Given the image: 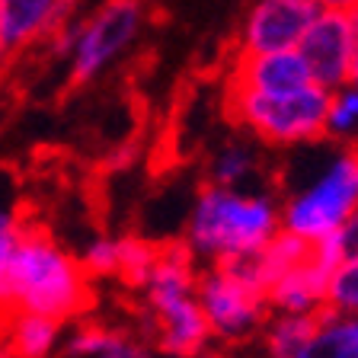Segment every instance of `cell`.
I'll list each match as a JSON object with an SVG mask.
<instances>
[{
  "label": "cell",
  "mask_w": 358,
  "mask_h": 358,
  "mask_svg": "<svg viewBox=\"0 0 358 358\" xmlns=\"http://www.w3.org/2000/svg\"><path fill=\"white\" fill-rule=\"evenodd\" d=\"M282 231V201L268 192L237 186H208L186 217L182 243L199 262H227L259 253Z\"/></svg>",
  "instance_id": "cell-1"
},
{
  "label": "cell",
  "mask_w": 358,
  "mask_h": 358,
  "mask_svg": "<svg viewBox=\"0 0 358 358\" xmlns=\"http://www.w3.org/2000/svg\"><path fill=\"white\" fill-rule=\"evenodd\" d=\"M90 282L80 259L48 231L22 224L7 268V307L74 320L90 304Z\"/></svg>",
  "instance_id": "cell-2"
},
{
  "label": "cell",
  "mask_w": 358,
  "mask_h": 358,
  "mask_svg": "<svg viewBox=\"0 0 358 358\" xmlns=\"http://www.w3.org/2000/svg\"><path fill=\"white\" fill-rule=\"evenodd\" d=\"M327 103L329 90L320 83L285 93H259L237 83L227 90V109L234 122L268 148H301L320 141L327 125Z\"/></svg>",
  "instance_id": "cell-3"
},
{
  "label": "cell",
  "mask_w": 358,
  "mask_h": 358,
  "mask_svg": "<svg viewBox=\"0 0 358 358\" xmlns=\"http://www.w3.org/2000/svg\"><path fill=\"white\" fill-rule=\"evenodd\" d=\"M358 211V144H336V150L282 201V231L313 240L343 231Z\"/></svg>",
  "instance_id": "cell-4"
},
{
  "label": "cell",
  "mask_w": 358,
  "mask_h": 358,
  "mask_svg": "<svg viewBox=\"0 0 358 358\" xmlns=\"http://www.w3.org/2000/svg\"><path fill=\"white\" fill-rule=\"evenodd\" d=\"M195 301L208 320L211 343L221 345H243L256 339L268 317L266 288L256 282L246 256L211 262L205 272H199Z\"/></svg>",
  "instance_id": "cell-5"
},
{
  "label": "cell",
  "mask_w": 358,
  "mask_h": 358,
  "mask_svg": "<svg viewBox=\"0 0 358 358\" xmlns=\"http://www.w3.org/2000/svg\"><path fill=\"white\" fill-rule=\"evenodd\" d=\"M141 26V0H106L103 7H96L87 20H71L52 38H58V52L67 58L71 80L90 83L138 42Z\"/></svg>",
  "instance_id": "cell-6"
},
{
  "label": "cell",
  "mask_w": 358,
  "mask_h": 358,
  "mask_svg": "<svg viewBox=\"0 0 358 358\" xmlns=\"http://www.w3.org/2000/svg\"><path fill=\"white\" fill-rule=\"evenodd\" d=\"M298 52L310 67L313 83H320L327 90L343 87L349 80L352 61H355L358 52V38L355 29H352L349 13H343V10H317V16L301 36Z\"/></svg>",
  "instance_id": "cell-7"
},
{
  "label": "cell",
  "mask_w": 358,
  "mask_h": 358,
  "mask_svg": "<svg viewBox=\"0 0 358 358\" xmlns=\"http://www.w3.org/2000/svg\"><path fill=\"white\" fill-rule=\"evenodd\" d=\"M317 10L320 7L313 0H256L240 26V52L253 55L298 48Z\"/></svg>",
  "instance_id": "cell-8"
},
{
  "label": "cell",
  "mask_w": 358,
  "mask_h": 358,
  "mask_svg": "<svg viewBox=\"0 0 358 358\" xmlns=\"http://www.w3.org/2000/svg\"><path fill=\"white\" fill-rule=\"evenodd\" d=\"M74 0H0V45L7 55L52 42L71 22Z\"/></svg>",
  "instance_id": "cell-9"
},
{
  "label": "cell",
  "mask_w": 358,
  "mask_h": 358,
  "mask_svg": "<svg viewBox=\"0 0 358 358\" xmlns=\"http://www.w3.org/2000/svg\"><path fill=\"white\" fill-rule=\"evenodd\" d=\"M231 83L259 93H285V90H301L313 83L310 67L301 58L298 48H275V52H240L234 64Z\"/></svg>",
  "instance_id": "cell-10"
},
{
  "label": "cell",
  "mask_w": 358,
  "mask_h": 358,
  "mask_svg": "<svg viewBox=\"0 0 358 358\" xmlns=\"http://www.w3.org/2000/svg\"><path fill=\"white\" fill-rule=\"evenodd\" d=\"M148 317L154 323L157 349L166 352V355H199V352L208 349L211 329L195 294L173 301V304L160 307V310H150Z\"/></svg>",
  "instance_id": "cell-11"
},
{
  "label": "cell",
  "mask_w": 358,
  "mask_h": 358,
  "mask_svg": "<svg viewBox=\"0 0 358 358\" xmlns=\"http://www.w3.org/2000/svg\"><path fill=\"white\" fill-rule=\"evenodd\" d=\"M0 323V352L22 358H45L61 352L64 343V320L38 310H16L7 307Z\"/></svg>",
  "instance_id": "cell-12"
},
{
  "label": "cell",
  "mask_w": 358,
  "mask_h": 358,
  "mask_svg": "<svg viewBox=\"0 0 358 358\" xmlns=\"http://www.w3.org/2000/svg\"><path fill=\"white\" fill-rule=\"evenodd\" d=\"M327 278L329 268L320 259H313V253L294 268H288L285 275L266 288L268 310H294V313H320L327 307Z\"/></svg>",
  "instance_id": "cell-13"
},
{
  "label": "cell",
  "mask_w": 358,
  "mask_h": 358,
  "mask_svg": "<svg viewBox=\"0 0 358 358\" xmlns=\"http://www.w3.org/2000/svg\"><path fill=\"white\" fill-rule=\"evenodd\" d=\"M320 313L268 310L266 323H262V329H259L262 349L275 358H313V343H317V329H320Z\"/></svg>",
  "instance_id": "cell-14"
},
{
  "label": "cell",
  "mask_w": 358,
  "mask_h": 358,
  "mask_svg": "<svg viewBox=\"0 0 358 358\" xmlns=\"http://www.w3.org/2000/svg\"><path fill=\"white\" fill-rule=\"evenodd\" d=\"M64 355H83V358H134L144 355L148 345L138 343V336L128 329L106 327V323H80L71 333L64 329Z\"/></svg>",
  "instance_id": "cell-15"
},
{
  "label": "cell",
  "mask_w": 358,
  "mask_h": 358,
  "mask_svg": "<svg viewBox=\"0 0 358 358\" xmlns=\"http://www.w3.org/2000/svg\"><path fill=\"white\" fill-rule=\"evenodd\" d=\"M313 358H358V313H336L323 307Z\"/></svg>",
  "instance_id": "cell-16"
},
{
  "label": "cell",
  "mask_w": 358,
  "mask_h": 358,
  "mask_svg": "<svg viewBox=\"0 0 358 358\" xmlns=\"http://www.w3.org/2000/svg\"><path fill=\"white\" fill-rule=\"evenodd\" d=\"M259 170V154L250 141H227L221 150H215L208 164V182L215 186H237L243 189Z\"/></svg>",
  "instance_id": "cell-17"
},
{
  "label": "cell",
  "mask_w": 358,
  "mask_h": 358,
  "mask_svg": "<svg viewBox=\"0 0 358 358\" xmlns=\"http://www.w3.org/2000/svg\"><path fill=\"white\" fill-rule=\"evenodd\" d=\"M323 138H333L336 144H352L358 138V90L349 83L329 90Z\"/></svg>",
  "instance_id": "cell-18"
},
{
  "label": "cell",
  "mask_w": 358,
  "mask_h": 358,
  "mask_svg": "<svg viewBox=\"0 0 358 358\" xmlns=\"http://www.w3.org/2000/svg\"><path fill=\"white\" fill-rule=\"evenodd\" d=\"M327 307L336 313H358V253H345L329 268Z\"/></svg>",
  "instance_id": "cell-19"
},
{
  "label": "cell",
  "mask_w": 358,
  "mask_h": 358,
  "mask_svg": "<svg viewBox=\"0 0 358 358\" xmlns=\"http://www.w3.org/2000/svg\"><path fill=\"white\" fill-rule=\"evenodd\" d=\"M157 253H160V246L144 237H119V275L115 278H122L128 288L138 291L144 278L150 275Z\"/></svg>",
  "instance_id": "cell-20"
},
{
  "label": "cell",
  "mask_w": 358,
  "mask_h": 358,
  "mask_svg": "<svg viewBox=\"0 0 358 358\" xmlns=\"http://www.w3.org/2000/svg\"><path fill=\"white\" fill-rule=\"evenodd\" d=\"M77 259L90 278H115L119 275V237H93Z\"/></svg>",
  "instance_id": "cell-21"
},
{
  "label": "cell",
  "mask_w": 358,
  "mask_h": 358,
  "mask_svg": "<svg viewBox=\"0 0 358 358\" xmlns=\"http://www.w3.org/2000/svg\"><path fill=\"white\" fill-rule=\"evenodd\" d=\"M20 201H16V186L0 173V240H16L22 231Z\"/></svg>",
  "instance_id": "cell-22"
},
{
  "label": "cell",
  "mask_w": 358,
  "mask_h": 358,
  "mask_svg": "<svg viewBox=\"0 0 358 358\" xmlns=\"http://www.w3.org/2000/svg\"><path fill=\"white\" fill-rule=\"evenodd\" d=\"M13 246H16V240H0V310L7 307V268H10Z\"/></svg>",
  "instance_id": "cell-23"
},
{
  "label": "cell",
  "mask_w": 358,
  "mask_h": 358,
  "mask_svg": "<svg viewBox=\"0 0 358 358\" xmlns=\"http://www.w3.org/2000/svg\"><path fill=\"white\" fill-rule=\"evenodd\" d=\"M339 240H343L345 253H358V211L343 224V231H339Z\"/></svg>",
  "instance_id": "cell-24"
},
{
  "label": "cell",
  "mask_w": 358,
  "mask_h": 358,
  "mask_svg": "<svg viewBox=\"0 0 358 358\" xmlns=\"http://www.w3.org/2000/svg\"><path fill=\"white\" fill-rule=\"evenodd\" d=\"M320 10H343V13H349V10L358 7V0H313Z\"/></svg>",
  "instance_id": "cell-25"
},
{
  "label": "cell",
  "mask_w": 358,
  "mask_h": 358,
  "mask_svg": "<svg viewBox=\"0 0 358 358\" xmlns=\"http://www.w3.org/2000/svg\"><path fill=\"white\" fill-rule=\"evenodd\" d=\"M345 83H349L352 90H358V52H355V61H352V71H349V80Z\"/></svg>",
  "instance_id": "cell-26"
},
{
  "label": "cell",
  "mask_w": 358,
  "mask_h": 358,
  "mask_svg": "<svg viewBox=\"0 0 358 358\" xmlns=\"http://www.w3.org/2000/svg\"><path fill=\"white\" fill-rule=\"evenodd\" d=\"M349 20H352V29H355V38H358V7L349 10Z\"/></svg>",
  "instance_id": "cell-27"
},
{
  "label": "cell",
  "mask_w": 358,
  "mask_h": 358,
  "mask_svg": "<svg viewBox=\"0 0 358 358\" xmlns=\"http://www.w3.org/2000/svg\"><path fill=\"white\" fill-rule=\"evenodd\" d=\"M3 58H7V48H3V45H0V67H3Z\"/></svg>",
  "instance_id": "cell-28"
}]
</instances>
